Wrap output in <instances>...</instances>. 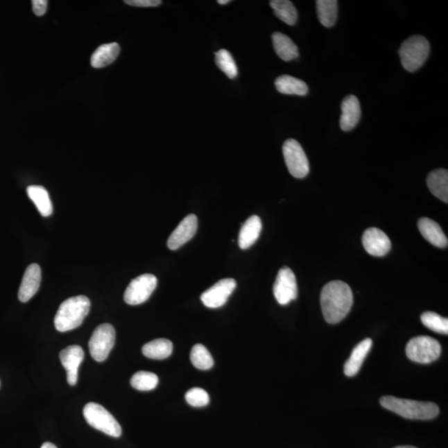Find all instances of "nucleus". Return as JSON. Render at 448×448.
I'll return each instance as SVG.
<instances>
[{
    "instance_id": "obj_13",
    "label": "nucleus",
    "mask_w": 448,
    "mask_h": 448,
    "mask_svg": "<svg viewBox=\"0 0 448 448\" xmlns=\"http://www.w3.org/2000/svg\"><path fill=\"white\" fill-rule=\"evenodd\" d=\"M59 358L67 371V383L71 386L78 383V368L84 359V352L81 346L70 345L62 350Z\"/></svg>"
},
{
    "instance_id": "obj_27",
    "label": "nucleus",
    "mask_w": 448,
    "mask_h": 448,
    "mask_svg": "<svg viewBox=\"0 0 448 448\" xmlns=\"http://www.w3.org/2000/svg\"><path fill=\"white\" fill-rule=\"evenodd\" d=\"M274 14L282 22L288 25H294L298 19V12L294 4L288 0H273L270 2Z\"/></svg>"
},
{
    "instance_id": "obj_25",
    "label": "nucleus",
    "mask_w": 448,
    "mask_h": 448,
    "mask_svg": "<svg viewBox=\"0 0 448 448\" xmlns=\"http://www.w3.org/2000/svg\"><path fill=\"white\" fill-rule=\"evenodd\" d=\"M173 344L167 339H156L143 346L142 353L147 358L164 359L171 356Z\"/></svg>"
},
{
    "instance_id": "obj_21",
    "label": "nucleus",
    "mask_w": 448,
    "mask_h": 448,
    "mask_svg": "<svg viewBox=\"0 0 448 448\" xmlns=\"http://www.w3.org/2000/svg\"><path fill=\"white\" fill-rule=\"evenodd\" d=\"M275 52L283 61L290 62L299 56L298 46L288 36L280 32L274 33L272 37Z\"/></svg>"
},
{
    "instance_id": "obj_35",
    "label": "nucleus",
    "mask_w": 448,
    "mask_h": 448,
    "mask_svg": "<svg viewBox=\"0 0 448 448\" xmlns=\"http://www.w3.org/2000/svg\"><path fill=\"white\" fill-rule=\"evenodd\" d=\"M41 448H58L52 442H45L42 445Z\"/></svg>"
},
{
    "instance_id": "obj_29",
    "label": "nucleus",
    "mask_w": 448,
    "mask_h": 448,
    "mask_svg": "<svg viewBox=\"0 0 448 448\" xmlns=\"http://www.w3.org/2000/svg\"><path fill=\"white\" fill-rule=\"evenodd\" d=\"M158 383V376L148 371H139L130 379L132 386L139 391L153 390L157 387Z\"/></svg>"
},
{
    "instance_id": "obj_10",
    "label": "nucleus",
    "mask_w": 448,
    "mask_h": 448,
    "mask_svg": "<svg viewBox=\"0 0 448 448\" xmlns=\"http://www.w3.org/2000/svg\"><path fill=\"white\" fill-rule=\"evenodd\" d=\"M273 293L275 298L282 306H286L297 299L298 287L293 270L284 267L279 270L273 286Z\"/></svg>"
},
{
    "instance_id": "obj_32",
    "label": "nucleus",
    "mask_w": 448,
    "mask_h": 448,
    "mask_svg": "<svg viewBox=\"0 0 448 448\" xmlns=\"http://www.w3.org/2000/svg\"><path fill=\"white\" fill-rule=\"evenodd\" d=\"M185 399L189 405L193 407H205L209 403L208 393L200 388H193L189 390L185 395Z\"/></svg>"
},
{
    "instance_id": "obj_24",
    "label": "nucleus",
    "mask_w": 448,
    "mask_h": 448,
    "mask_svg": "<svg viewBox=\"0 0 448 448\" xmlns=\"http://www.w3.org/2000/svg\"><path fill=\"white\" fill-rule=\"evenodd\" d=\"M275 87L279 92L286 95L306 96L309 90L305 82L289 75L277 78Z\"/></svg>"
},
{
    "instance_id": "obj_5",
    "label": "nucleus",
    "mask_w": 448,
    "mask_h": 448,
    "mask_svg": "<svg viewBox=\"0 0 448 448\" xmlns=\"http://www.w3.org/2000/svg\"><path fill=\"white\" fill-rule=\"evenodd\" d=\"M83 415L87 424L92 428L101 431L108 436L121 437L122 430L119 422L103 406L96 403H88L84 407Z\"/></svg>"
},
{
    "instance_id": "obj_17",
    "label": "nucleus",
    "mask_w": 448,
    "mask_h": 448,
    "mask_svg": "<svg viewBox=\"0 0 448 448\" xmlns=\"http://www.w3.org/2000/svg\"><path fill=\"white\" fill-rule=\"evenodd\" d=\"M418 230L424 238L433 246L447 247V238L438 223L429 218H422L417 223Z\"/></svg>"
},
{
    "instance_id": "obj_14",
    "label": "nucleus",
    "mask_w": 448,
    "mask_h": 448,
    "mask_svg": "<svg viewBox=\"0 0 448 448\" xmlns=\"http://www.w3.org/2000/svg\"><path fill=\"white\" fill-rule=\"evenodd\" d=\"M198 228L196 215L189 214L180 222L168 239L167 246L171 250H177L196 235Z\"/></svg>"
},
{
    "instance_id": "obj_11",
    "label": "nucleus",
    "mask_w": 448,
    "mask_h": 448,
    "mask_svg": "<svg viewBox=\"0 0 448 448\" xmlns=\"http://www.w3.org/2000/svg\"><path fill=\"white\" fill-rule=\"evenodd\" d=\"M236 286V282L234 279H222L202 294L201 301L205 307L209 308L221 307L227 302L231 294L234 293Z\"/></svg>"
},
{
    "instance_id": "obj_1",
    "label": "nucleus",
    "mask_w": 448,
    "mask_h": 448,
    "mask_svg": "<svg viewBox=\"0 0 448 448\" xmlns=\"http://www.w3.org/2000/svg\"><path fill=\"white\" fill-rule=\"evenodd\" d=\"M353 302L352 290L344 282H329L321 291V309L329 324H337L343 320L352 310Z\"/></svg>"
},
{
    "instance_id": "obj_37",
    "label": "nucleus",
    "mask_w": 448,
    "mask_h": 448,
    "mask_svg": "<svg viewBox=\"0 0 448 448\" xmlns=\"http://www.w3.org/2000/svg\"><path fill=\"white\" fill-rule=\"evenodd\" d=\"M395 448H417V447H413V446H399V447H397Z\"/></svg>"
},
{
    "instance_id": "obj_6",
    "label": "nucleus",
    "mask_w": 448,
    "mask_h": 448,
    "mask_svg": "<svg viewBox=\"0 0 448 448\" xmlns=\"http://www.w3.org/2000/svg\"><path fill=\"white\" fill-rule=\"evenodd\" d=\"M440 343L430 336H417L410 340L406 346V354L412 361L418 363H430L440 357Z\"/></svg>"
},
{
    "instance_id": "obj_28",
    "label": "nucleus",
    "mask_w": 448,
    "mask_h": 448,
    "mask_svg": "<svg viewBox=\"0 0 448 448\" xmlns=\"http://www.w3.org/2000/svg\"><path fill=\"white\" fill-rule=\"evenodd\" d=\"M190 361L194 367L201 370H208L214 366V359L205 345L197 344L190 353Z\"/></svg>"
},
{
    "instance_id": "obj_18",
    "label": "nucleus",
    "mask_w": 448,
    "mask_h": 448,
    "mask_svg": "<svg viewBox=\"0 0 448 448\" xmlns=\"http://www.w3.org/2000/svg\"><path fill=\"white\" fill-rule=\"evenodd\" d=\"M372 345H373V341L370 338H367L354 347L352 356L345 363L344 372L346 376L354 377L359 373L363 362L365 361L367 354L370 352Z\"/></svg>"
},
{
    "instance_id": "obj_19",
    "label": "nucleus",
    "mask_w": 448,
    "mask_h": 448,
    "mask_svg": "<svg viewBox=\"0 0 448 448\" xmlns=\"http://www.w3.org/2000/svg\"><path fill=\"white\" fill-rule=\"evenodd\" d=\"M261 218L252 215L243 224L239 235V245L241 249H248L259 239L261 231Z\"/></svg>"
},
{
    "instance_id": "obj_22",
    "label": "nucleus",
    "mask_w": 448,
    "mask_h": 448,
    "mask_svg": "<svg viewBox=\"0 0 448 448\" xmlns=\"http://www.w3.org/2000/svg\"><path fill=\"white\" fill-rule=\"evenodd\" d=\"M120 46L117 43L101 45L91 58V65L95 69L107 67L116 60L120 53Z\"/></svg>"
},
{
    "instance_id": "obj_16",
    "label": "nucleus",
    "mask_w": 448,
    "mask_h": 448,
    "mask_svg": "<svg viewBox=\"0 0 448 448\" xmlns=\"http://www.w3.org/2000/svg\"><path fill=\"white\" fill-rule=\"evenodd\" d=\"M341 128L344 132H350L359 123L361 117V108L356 96H345L341 103Z\"/></svg>"
},
{
    "instance_id": "obj_30",
    "label": "nucleus",
    "mask_w": 448,
    "mask_h": 448,
    "mask_svg": "<svg viewBox=\"0 0 448 448\" xmlns=\"http://www.w3.org/2000/svg\"><path fill=\"white\" fill-rule=\"evenodd\" d=\"M215 62L228 78H235L238 76V67L232 54L227 50L221 49L215 53Z\"/></svg>"
},
{
    "instance_id": "obj_23",
    "label": "nucleus",
    "mask_w": 448,
    "mask_h": 448,
    "mask_svg": "<svg viewBox=\"0 0 448 448\" xmlns=\"http://www.w3.org/2000/svg\"><path fill=\"white\" fill-rule=\"evenodd\" d=\"M27 193L29 198L35 203L42 216L49 217L53 214V205L49 192L43 186H28Z\"/></svg>"
},
{
    "instance_id": "obj_33",
    "label": "nucleus",
    "mask_w": 448,
    "mask_h": 448,
    "mask_svg": "<svg viewBox=\"0 0 448 448\" xmlns=\"http://www.w3.org/2000/svg\"><path fill=\"white\" fill-rule=\"evenodd\" d=\"M125 3L128 6L135 7H157L162 3L160 0H126Z\"/></svg>"
},
{
    "instance_id": "obj_8",
    "label": "nucleus",
    "mask_w": 448,
    "mask_h": 448,
    "mask_svg": "<svg viewBox=\"0 0 448 448\" xmlns=\"http://www.w3.org/2000/svg\"><path fill=\"white\" fill-rule=\"evenodd\" d=\"M116 342V331L112 325H98L93 331L89 341L91 356L97 362L107 359Z\"/></svg>"
},
{
    "instance_id": "obj_12",
    "label": "nucleus",
    "mask_w": 448,
    "mask_h": 448,
    "mask_svg": "<svg viewBox=\"0 0 448 448\" xmlns=\"http://www.w3.org/2000/svg\"><path fill=\"white\" fill-rule=\"evenodd\" d=\"M363 246L369 255L374 257L386 256L391 249V241L379 228H368L363 232Z\"/></svg>"
},
{
    "instance_id": "obj_2",
    "label": "nucleus",
    "mask_w": 448,
    "mask_h": 448,
    "mask_svg": "<svg viewBox=\"0 0 448 448\" xmlns=\"http://www.w3.org/2000/svg\"><path fill=\"white\" fill-rule=\"evenodd\" d=\"M90 308L91 302L86 295H77L66 300L55 316V328L59 332H67L79 327L89 313Z\"/></svg>"
},
{
    "instance_id": "obj_34",
    "label": "nucleus",
    "mask_w": 448,
    "mask_h": 448,
    "mask_svg": "<svg viewBox=\"0 0 448 448\" xmlns=\"http://www.w3.org/2000/svg\"><path fill=\"white\" fill-rule=\"evenodd\" d=\"M33 10L37 16H43L45 15L46 8H48V1L46 0H33Z\"/></svg>"
},
{
    "instance_id": "obj_3",
    "label": "nucleus",
    "mask_w": 448,
    "mask_h": 448,
    "mask_svg": "<svg viewBox=\"0 0 448 448\" xmlns=\"http://www.w3.org/2000/svg\"><path fill=\"white\" fill-rule=\"evenodd\" d=\"M380 404L384 408L408 420H430L439 414L438 406L434 403L386 396L380 399Z\"/></svg>"
},
{
    "instance_id": "obj_15",
    "label": "nucleus",
    "mask_w": 448,
    "mask_h": 448,
    "mask_svg": "<svg viewBox=\"0 0 448 448\" xmlns=\"http://www.w3.org/2000/svg\"><path fill=\"white\" fill-rule=\"evenodd\" d=\"M42 279L41 268L39 264L29 265L25 270L22 282L19 290V299L21 302H27L39 291Z\"/></svg>"
},
{
    "instance_id": "obj_4",
    "label": "nucleus",
    "mask_w": 448,
    "mask_h": 448,
    "mask_svg": "<svg viewBox=\"0 0 448 448\" xmlns=\"http://www.w3.org/2000/svg\"><path fill=\"white\" fill-rule=\"evenodd\" d=\"M429 53V42L421 35L409 37L401 45L399 51L404 69L409 73L420 69L428 59Z\"/></svg>"
},
{
    "instance_id": "obj_20",
    "label": "nucleus",
    "mask_w": 448,
    "mask_h": 448,
    "mask_svg": "<svg viewBox=\"0 0 448 448\" xmlns=\"http://www.w3.org/2000/svg\"><path fill=\"white\" fill-rule=\"evenodd\" d=\"M427 184L430 192L443 202H448V172L445 169H438L429 173Z\"/></svg>"
},
{
    "instance_id": "obj_7",
    "label": "nucleus",
    "mask_w": 448,
    "mask_h": 448,
    "mask_svg": "<svg viewBox=\"0 0 448 448\" xmlns=\"http://www.w3.org/2000/svg\"><path fill=\"white\" fill-rule=\"evenodd\" d=\"M282 152L291 175L295 178L303 179L309 174V162L301 144L294 139H287L283 145Z\"/></svg>"
},
{
    "instance_id": "obj_31",
    "label": "nucleus",
    "mask_w": 448,
    "mask_h": 448,
    "mask_svg": "<svg viewBox=\"0 0 448 448\" xmlns=\"http://www.w3.org/2000/svg\"><path fill=\"white\" fill-rule=\"evenodd\" d=\"M422 324L427 328L434 332L447 335L448 334V320L435 312L427 311L421 316Z\"/></svg>"
},
{
    "instance_id": "obj_26",
    "label": "nucleus",
    "mask_w": 448,
    "mask_h": 448,
    "mask_svg": "<svg viewBox=\"0 0 448 448\" xmlns=\"http://www.w3.org/2000/svg\"><path fill=\"white\" fill-rule=\"evenodd\" d=\"M317 15L321 24L327 28L335 25L338 15V2L336 0H317Z\"/></svg>"
},
{
    "instance_id": "obj_9",
    "label": "nucleus",
    "mask_w": 448,
    "mask_h": 448,
    "mask_svg": "<svg viewBox=\"0 0 448 448\" xmlns=\"http://www.w3.org/2000/svg\"><path fill=\"white\" fill-rule=\"evenodd\" d=\"M157 282V278L152 274H143L133 279L125 291V302L132 306L146 302L154 293Z\"/></svg>"
},
{
    "instance_id": "obj_36",
    "label": "nucleus",
    "mask_w": 448,
    "mask_h": 448,
    "mask_svg": "<svg viewBox=\"0 0 448 448\" xmlns=\"http://www.w3.org/2000/svg\"><path fill=\"white\" fill-rule=\"evenodd\" d=\"M230 2V0H218V3L222 4V6H223V4H227Z\"/></svg>"
}]
</instances>
